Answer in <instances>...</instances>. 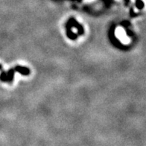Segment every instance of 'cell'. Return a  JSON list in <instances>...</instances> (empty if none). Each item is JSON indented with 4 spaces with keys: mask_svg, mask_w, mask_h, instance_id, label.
Returning a JSON list of instances; mask_svg holds the SVG:
<instances>
[{
    "mask_svg": "<svg viewBox=\"0 0 146 146\" xmlns=\"http://www.w3.org/2000/svg\"><path fill=\"white\" fill-rule=\"evenodd\" d=\"M89 1H90V0H89Z\"/></svg>",
    "mask_w": 146,
    "mask_h": 146,
    "instance_id": "7a4b0ae2",
    "label": "cell"
},
{
    "mask_svg": "<svg viewBox=\"0 0 146 146\" xmlns=\"http://www.w3.org/2000/svg\"><path fill=\"white\" fill-rule=\"evenodd\" d=\"M115 34H116V36L119 39L120 41L124 43V44H128V43L130 42V38L126 35V33H125L123 28L120 27L117 28L116 32H115Z\"/></svg>",
    "mask_w": 146,
    "mask_h": 146,
    "instance_id": "6da1fadb",
    "label": "cell"
}]
</instances>
